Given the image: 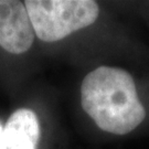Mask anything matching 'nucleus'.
I'll use <instances>...</instances> for the list:
<instances>
[{"mask_svg":"<svg viewBox=\"0 0 149 149\" xmlns=\"http://www.w3.org/2000/svg\"><path fill=\"white\" fill-rule=\"evenodd\" d=\"M81 103L98 128L115 135L130 133L146 117L132 75L118 68L100 66L86 75Z\"/></svg>","mask_w":149,"mask_h":149,"instance_id":"f257e3e1","label":"nucleus"},{"mask_svg":"<svg viewBox=\"0 0 149 149\" xmlns=\"http://www.w3.org/2000/svg\"><path fill=\"white\" fill-rule=\"evenodd\" d=\"M24 6L34 34L44 42L60 41L88 27L100 15L92 0H27Z\"/></svg>","mask_w":149,"mask_h":149,"instance_id":"f03ea898","label":"nucleus"},{"mask_svg":"<svg viewBox=\"0 0 149 149\" xmlns=\"http://www.w3.org/2000/svg\"><path fill=\"white\" fill-rule=\"evenodd\" d=\"M34 31L24 2L0 0V47L12 54H22L31 48Z\"/></svg>","mask_w":149,"mask_h":149,"instance_id":"7ed1b4c3","label":"nucleus"},{"mask_svg":"<svg viewBox=\"0 0 149 149\" xmlns=\"http://www.w3.org/2000/svg\"><path fill=\"white\" fill-rule=\"evenodd\" d=\"M40 136V123L36 113L20 108L11 114L2 128L0 149H37Z\"/></svg>","mask_w":149,"mask_h":149,"instance_id":"20e7f679","label":"nucleus"},{"mask_svg":"<svg viewBox=\"0 0 149 149\" xmlns=\"http://www.w3.org/2000/svg\"><path fill=\"white\" fill-rule=\"evenodd\" d=\"M1 133H2V126L0 125V135H1Z\"/></svg>","mask_w":149,"mask_h":149,"instance_id":"39448f33","label":"nucleus"}]
</instances>
